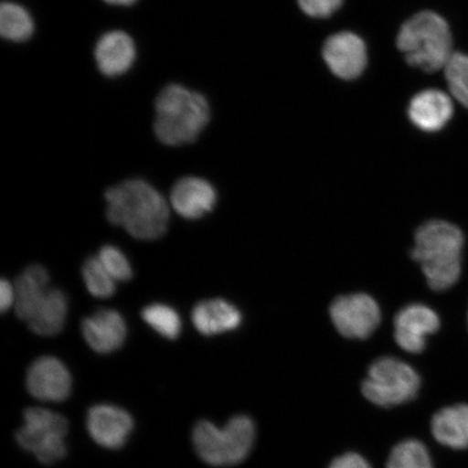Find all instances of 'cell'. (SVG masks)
I'll return each instance as SVG.
<instances>
[{
    "label": "cell",
    "mask_w": 468,
    "mask_h": 468,
    "mask_svg": "<svg viewBox=\"0 0 468 468\" xmlns=\"http://www.w3.org/2000/svg\"><path fill=\"white\" fill-rule=\"evenodd\" d=\"M107 218L133 238L154 241L165 234L169 205L154 186L142 179H130L105 192Z\"/></svg>",
    "instance_id": "6da1fadb"
},
{
    "label": "cell",
    "mask_w": 468,
    "mask_h": 468,
    "mask_svg": "<svg viewBox=\"0 0 468 468\" xmlns=\"http://www.w3.org/2000/svg\"><path fill=\"white\" fill-rule=\"evenodd\" d=\"M154 110L155 136L169 146L195 143L210 120L207 99L183 84L163 87L156 96Z\"/></svg>",
    "instance_id": "7a4b0ae2"
},
{
    "label": "cell",
    "mask_w": 468,
    "mask_h": 468,
    "mask_svg": "<svg viewBox=\"0 0 468 468\" xmlns=\"http://www.w3.org/2000/svg\"><path fill=\"white\" fill-rule=\"evenodd\" d=\"M463 245V234L450 222L432 220L419 228L411 255L432 290H448L458 282Z\"/></svg>",
    "instance_id": "3957f363"
},
{
    "label": "cell",
    "mask_w": 468,
    "mask_h": 468,
    "mask_svg": "<svg viewBox=\"0 0 468 468\" xmlns=\"http://www.w3.org/2000/svg\"><path fill=\"white\" fill-rule=\"evenodd\" d=\"M398 48L412 67L424 72H437L452 57V37L446 20L432 11H422L400 28Z\"/></svg>",
    "instance_id": "277c9868"
},
{
    "label": "cell",
    "mask_w": 468,
    "mask_h": 468,
    "mask_svg": "<svg viewBox=\"0 0 468 468\" xmlns=\"http://www.w3.org/2000/svg\"><path fill=\"white\" fill-rule=\"evenodd\" d=\"M193 444L198 456L213 466L241 463L250 452L255 439V426L245 415L232 418L219 429L202 420L193 430Z\"/></svg>",
    "instance_id": "5b68a950"
},
{
    "label": "cell",
    "mask_w": 468,
    "mask_h": 468,
    "mask_svg": "<svg viewBox=\"0 0 468 468\" xmlns=\"http://www.w3.org/2000/svg\"><path fill=\"white\" fill-rule=\"evenodd\" d=\"M420 379L411 367L391 356L373 362L362 384V394L378 407L390 408L414 399Z\"/></svg>",
    "instance_id": "8992f818"
},
{
    "label": "cell",
    "mask_w": 468,
    "mask_h": 468,
    "mask_svg": "<svg viewBox=\"0 0 468 468\" xmlns=\"http://www.w3.org/2000/svg\"><path fill=\"white\" fill-rule=\"evenodd\" d=\"M68 431V420L63 415L43 408H29L16 439L19 446L37 456L40 463L51 465L67 454L64 439Z\"/></svg>",
    "instance_id": "52a82bcc"
},
{
    "label": "cell",
    "mask_w": 468,
    "mask_h": 468,
    "mask_svg": "<svg viewBox=\"0 0 468 468\" xmlns=\"http://www.w3.org/2000/svg\"><path fill=\"white\" fill-rule=\"evenodd\" d=\"M330 314L336 330L347 338L370 337L380 322L378 303L367 294L338 297L332 303Z\"/></svg>",
    "instance_id": "ba28073f"
},
{
    "label": "cell",
    "mask_w": 468,
    "mask_h": 468,
    "mask_svg": "<svg viewBox=\"0 0 468 468\" xmlns=\"http://www.w3.org/2000/svg\"><path fill=\"white\" fill-rule=\"evenodd\" d=\"M322 54L332 73L345 80L358 79L367 63L364 40L350 32L332 35L324 43Z\"/></svg>",
    "instance_id": "9c48e42d"
},
{
    "label": "cell",
    "mask_w": 468,
    "mask_h": 468,
    "mask_svg": "<svg viewBox=\"0 0 468 468\" xmlns=\"http://www.w3.org/2000/svg\"><path fill=\"white\" fill-rule=\"evenodd\" d=\"M137 45L122 29H111L98 38L93 49L98 71L105 78L116 79L130 72L137 60Z\"/></svg>",
    "instance_id": "30bf717a"
},
{
    "label": "cell",
    "mask_w": 468,
    "mask_h": 468,
    "mask_svg": "<svg viewBox=\"0 0 468 468\" xmlns=\"http://www.w3.org/2000/svg\"><path fill=\"white\" fill-rule=\"evenodd\" d=\"M27 386L39 400L61 402L71 393V374L55 356H40L28 368Z\"/></svg>",
    "instance_id": "8fae6325"
},
{
    "label": "cell",
    "mask_w": 468,
    "mask_h": 468,
    "mask_svg": "<svg viewBox=\"0 0 468 468\" xmlns=\"http://www.w3.org/2000/svg\"><path fill=\"white\" fill-rule=\"evenodd\" d=\"M441 320L434 310L420 303H413L400 310L395 319V339L398 345L411 354L425 349L426 337L434 335Z\"/></svg>",
    "instance_id": "7c38bea8"
},
{
    "label": "cell",
    "mask_w": 468,
    "mask_h": 468,
    "mask_svg": "<svg viewBox=\"0 0 468 468\" xmlns=\"http://www.w3.org/2000/svg\"><path fill=\"white\" fill-rule=\"evenodd\" d=\"M132 415L121 408L109 405L92 407L88 412L87 429L93 441L103 448L124 446L133 431Z\"/></svg>",
    "instance_id": "4fadbf2b"
},
{
    "label": "cell",
    "mask_w": 468,
    "mask_h": 468,
    "mask_svg": "<svg viewBox=\"0 0 468 468\" xmlns=\"http://www.w3.org/2000/svg\"><path fill=\"white\" fill-rule=\"evenodd\" d=\"M169 200L176 213L184 218L198 219L212 212L218 202V195L208 181L185 177L175 184Z\"/></svg>",
    "instance_id": "5bb4252c"
},
{
    "label": "cell",
    "mask_w": 468,
    "mask_h": 468,
    "mask_svg": "<svg viewBox=\"0 0 468 468\" xmlns=\"http://www.w3.org/2000/svg\"><path fill=\"white\" fill-rule=\"evenodd\" d=\"M81 332L93 350L99 354H110L124 344L127 326L115 310L102 309L83 321Z\"/></svg>",
    "instance_id": "9a60e30c"
},
{
    "label": "cell",
    "mask_w": 468,
    "mask_h": 468,
    "mask_svg": "<svg viewBox=\"0 0 468 468\" xmlns=\"http://www.w3.org/2000/svg\"><path fill=\"white\" fill-rule=\"evenodd\" d=\"M410 121L427 133L441 131L453 115V102L447 93L427 90L415 95L409 104Z\"/></svg>",
    "instance_id": "2e32d148"
},
{
    "label": "cell",
    "mask_w": 468,
    "mask_h": 468,
    "mask_svg": "<svg viewBox=\"0 0 468 468\" xmlns=\"http://www.w3.org/2000/svg\"><path fill=\"white\" fill-rule=\"evenodd\" d=\"M192 322L205 336L221 335L238 329L242 322L239 310L225 300H207L198 303L192 310Z\"/></svg>",
    "instance_id": "e0dca14e"
},
{
    "label": "cell",
    "mask_w": 468,
    "mask_h": 468,
    "mask_svg": "<svg viewBox=\"0 0 468 468\" xmlns=\"http://www.w3.org/2000/svg\"><path fill=\"white\" fill-rule=\"evenodd\" d=\"M67 315L66 294L60 290L49 289L29 315L27 324L38 335L54 336L62 331Z\"/></svg>",
    "instance_id": "ac0fdd59"
},
{
    "label": "cell",
    "mask_w": 468,
    "mask_h": 468,
    "mask_svg": "<svg viewBox=\"0 0 468 468\" xmlns=\"http://www.w3.org/2000/svg\"><path fill=\"white\" fill-rule=\"evenodd\" d=\"M432 435L439 443L455 450L468 448V406L441 410L431 420Z\"/></svg>",
    "instance_id": "d6986e66"
},
{
    "label": "cell",
    "mask_w": 468,
    "mask_h": 468,
    "mask_svg": "<svg viewBox=\"0 0 468 468\" xmlns=\"http://www.w3.org/2000/svg\"><path fill=\"white\" fill-rule=\"evenodd\" d=\"M49 283V274L39 265L29 266L16 280L15 309L17 317L27 322L33 310L43 300Z\"/></svg>",
    "instance_id": "ffe728a7"
},
{
    "label": "cell",
    "mask_w": 468,
    "mask_h": 468,
    "mask_svg": "<svg viewBox=\"0 0 468 468\" xmlns=\"http://www.w3.org/2000/svg\"><path fill=\"white\" fill-rule=\"evenodd\" d=\"M35 20L31 13L19 3L5 0L0 5V35L7 42L26 43L35 34Z\"/></svg>",
    "instance_id": "44dd1931"
},
{
    "label": "cell",
    "mask_w": 468,
    "mask_h": 468,
    "mask_svg": "<svg viewBox=\"0 0 468 468\" xmlns=\"http://www.w3.org/2000/svg\"><path fill=\"white\" fill-rule=\"evenodd\" d=\"M145 324L168 339L178 338L181 333V319L179 314L171 306L164 303H152L146 306L142 313Z\"/></svg>",
    "instance_id": "7402d4cb"
},
{
    "label": "cell",
    "mask_w": 468,
    "mask_h": 468,
    "mask_svg": "<svg viewBox=\"0 0 468 468\" xmlns=\"http://www.w3.org/2000/svg\"><path fill=\"white\" fill-rule=\"evenodd\" d=\"M88 292L97 298H109L114 295L116 281L104 268L99 257L87 259L81 268Z\"/></svg>",
    "instance_id": "603a6c76"
},
{
    "label": "cell",
    "mask_w": 468,
    "mask_h": 468,
    "mask_svg": "<svg viewBox=\"0 0 468 468\" xmlns=\"http://www.w3.org/2000/svg\"><path fill=\"white\" fill-rule=\"evenodd\" d=\"M388 468H434L422 442L406 441L398 443L389 455Z\"/></svg>",
    "instance_id": "cb8c5ba5"
},
{
    "label": "cell",
    "mask_w": 468,
    "mask_h": 468,
    "mask_svg": "<svg viewBox=\"0 0 468 468\" xmlns=\"http://www.w3.org/2000/svg\"><path fill=\"white\" fill-rule=\"evenodd\" d=\"M443 69L450 92L468 109V56L453 54Z\"/></svg>",
    "instance_id": "d4e9b609"
},
{
    "label": "cell",
    "mask_w": 468,
    "mask_h": 468,
    "mask_svg": "<svg viewBox=\"0 0 468 468\" xmlns=\"http://www.w3.org/2000/svg\"><path fill=\"white\" fill-rule=\"evenodd\" d=\"M98 257L116 282H126L133 278L131 262L125 254L113 245H105L99 251Z\"/></svg>",
    "instance_id": "484cf974"
},
{
    "label": "cell",
    "mask_w": 468,
    "mask_h": 468,
    "mask_svg": "<svg viewBox=\"0 0 468 468\" xmlns=\"http://www.w3.org/2000/svg\"><path fill=\"white\" fill-rule=\"evenodd\" d=\"M344 0H298L301 9L309 16L329 17L341 8Z\"/></svg>",
    "instance_id": "4316f807"
},
{
    "label": "cell",
    "mask_w": 468,
    "mask_h": 468,
    "mask_svg": "<svg viewBox=\"0 0 468 468\" xmlns=\"http://www.w3.org/2000/svg\"><path fill=\"white\" fill-rule=\"evenodd\" d=\"M330 468H371V466L361 455L351 452L333 461Z\"/></svg>",
    "instance_id": "83f0119b"
},
{
    "label": "cell",
    "mask_w": 468,
    "mask_h": 468,
    "mask_svg": "<svg viewBox=\"0 0 468 468\" xmlns=\"http://www.w3.org/2000/svg\"><path fill=\"white\" fill-rule=\"evenodd\" d=\"M15 284H11L8 280L3 279L0 282V309L3 313H5L11 306H15Z\"/></svg>",
    "instance_id": "f1b7e54d"
},
{
    "label": "cell",
    "mask_w": 468,
    "mask_h": 468,
    "mask_svg": "<svg viewBox=\"0 0 468 468\" xmlns=\"http://www.w3.org/2000/svg\"><path fill=\"white\" fill-rule=\"evenodd\" d=\"M104 4L113 5V7H132L138 0H102Z\"/></svg>",
    "instance_id": "f546056e"
}]
</instances>
